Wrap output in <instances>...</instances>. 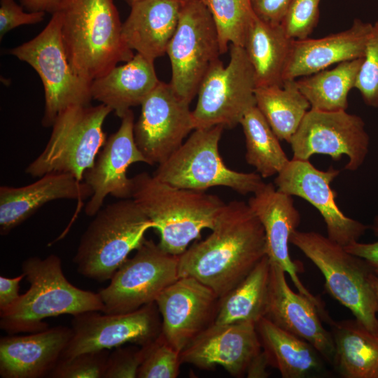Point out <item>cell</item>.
<instances>
[{
  "label": "cell",
  "mask_w": 378,
  "mask_h": 378,
  "mask_svg": "<svg viewBox=\"0 0 378 378\" xmlns=\"http://www.w3.org/2000/svg\"><path fill=\"white\" fill-rule=\"evenodd\" d=\"M372 283H373L374 288L377 300H378V277L375 276V274L373 275Z\"/></svg>",
  "instance_id": "cell-46"
},
{
  "label": "cell",
  "mask_w": 378,
  "mask_h": 378,
  "mask_svg": "<svg viewBox=\"0 0 378 378\" xmlns=\"http://www.w3.org/2000/svg\"><path fill=\"white\" fill-rule=\"evenodd\" d=\"M109 354L104 349L60 358L48 377L104 378Z\"/></svg>",
  "instance_id": "cell-36"
},
{
  "label": "cell",
  "mask_w": 378,
  "mask_h": 378,
  "mask_svg": "<svg viewBox=\"0 0 378 378\" xmlns=\"http://www.w3.org/2000/svg\"><path fill=\"white\" fill-rule=\"evenodd\" d=\"M182 364L181 352L165 340L162 333L148 346L137 378H176Z\"/></svg>",
  "instance_id": "cell-35"
},
{
  "label": "cell",
  "mask_w": 378,
  "mask_h": 378,
  "mask_svg": "<svg viewBox=\"0 0 378 378\" xmlns=\"http://www.w3.org/2000/svg\"><path fill=\"white\" fill-rule=\"evenodd\" d=\"M248 204L260 221L265 231L266 255L272 263L289 275L298 291L311 300L319 309L322 318L329 316L323 302L302 284L300 267L289 253L290 238L300 223V214L293 196L278 190L274 183H265L248 199Z\"/></svg>",
  "instance_id": "cell-18"
},
{
  "label": "cell",
  "mask_w": 378,
  "mask_h": 378,
  "mask_svg": "<svg viewBox=\"0 0 378 378\" xmlns=\"http://www.w3.org/2000/svg\"><path fill=\"white\" fill-rule=\"evenodd\" d=\"M127 258L98 293L103 313L123 314L155 302L158 295L178 278L179 255L164 251L147 240Z\"/></svg>",
  "instance_id": "cell-12"
},
{
  "label": "cell",
  "mask_w": 378,
  "mask_h": 378,
  "mask_svg": "<svg viewBox=\"0 0 378 378\" xmlns=\"http://www.w3.org/2000/svg\"><path fill=\"white\" fill-rule=\"evenodd\" d=\"M112 110L97 106H73L61 112L52 125L46 147L26 168L25 173L41 177L50 173L69 174L83 181L106 141L103 125Z\"/></svg>",
  "instance_id": "cell-7"
},
{
  "label": "cell",
  "mask_w": 378,
  "mask_h": 378,
  "mask_svg": "<svg viewBox=\"0 0 378 378\" xmlns=\"http://www.w3.org/2000/svg\"><path fill=\"white\" fill-rule=\"evenodd\" d=\"M92 191L84 181L69 174L50 173L22 187H0V234H8L46 203L60 200L81 202Z\"/></svg>",
  "instance_id": "cell-24"
},
{
  "label": "cell",
  "mask_w": 378,
  "mask_h": 378,
  "mask_svg": "<svg viewBox=\"0 0 378 378\" xmlns=\"http://www.w3.org/2000/svg\"><path fill=\"white\" fill-rule=\"evenodd\" d=\"M132 179L131 198L153 223L158 245L172 255L185 252L204 229L212 230L225 205L216 195L175 187L147 172Z\"/></svg>",
  "instance_id": "cell-3"
},
{
  "label": "cell",
  "mask_w": 378,
  "mask_h": 378,
  "mask_svg": "<svg viewBox=\"0 0 378 378\" xmlns=\"http://www.w3.org/2000/svg\"><path fill=\"white\" fill-rule=\"evenodd\" d=\"M122 1L131 6L133 4H134L136 1L139 0H122Z\"/></svg>",
  "instance_id": "cell-47"
},
{
  "label": "cell",
  "mask_w": 378,
  "mask_h": 378,
  "mask_svg": "<svg viewBox=\"0 0 378 378\" xmlns=\"http://www.w3.org/2000/svg\"><path fill=\"white\" fill-rule=\"evenodd\" d=\"M340 174L332 166L321 170L309 160L292 159L276 175L274 184L278 190L314 206L326 224L327 237L346 246L358 241L370 226L346 216L338 207L331 183Z\"/></svg>",
  "instance_id": "cell-16"
},
{
  "label": "cell",
  "mask_w": 378,
  "mask_h": 378,
  "mask_svg": "<svg viewBox=\"0 0 378 378\" xmlns=\"http://www.w3.org/2000/svg\"><path fill=\"white\" fill-rule=\"evenodd\" d=\"M240 125L245 137L247 163L262 178L277 175L290 160L256 106L246 113Z\"/></svg>",
  "instance_id": "cell-33"
},
{
  "label": "cell",
  "mask_w": 378,
  "mask_h": 378,
  "mask_svg": "<svg viewBox=\"0 0 378 378\" xmlns=\"http://www.w3.org/2000/svg\"><path fill=\"white\" fill-rule=\"evenodd\" d=\"M115 348L109 354L104 378H136L148 346Z\"/></svg>",
  "instance_id": "cell-39"
},
{
  "label": "cell",
  "mask_w": 378,
  "mask_h": 378,
  "mask_svg": "<svg viewBox=\"0 0 378 378\" xmlns=\"http://www.w3.org/2000/svg\"><path fill=\"white\" fill-rule=\"evenodd\" d=\"M355 88L366 105L378 108V21L372 24Z\"/></svg>",
  "instance_id": "cell-37"
},
{
  "label": "cell",
  "mask_w": 378,
  "mask_h": 378,
  "mask_svg": "<svg viewBox=\"0 0 378 378\" xmlns=\"http://www.w3.org/2000/svg\"><path fill=\"white\" fill-rule=\"evenodd\" d=\"M286 272L270 262L267 312L265 317L284 330L310 343L332 365L335 346L331 332L321 323L318 307L289 286Z\"/></svg>",
  "instance_id": "cell-21"
},
{
  "label": "cell",
  "mask_w": 378,
  "mask_h": 378,
  "mask_svg": "<svg viewBox=\"0 0 378 378\" xmlns=\"http://www.w3.org/2000/svg\"><path fill=\"white\" fill-rule=\"evenodd\" d=\"M293 0H251L255 15L272 24H281Z\"/></svg>",
  "instance_id": "cell-41"
},
{
  "label": "cell",
  "mask_w": 378,
  "mask_h": 378,
  "mask_svg": "<svg viewBox=\"0 0 378 378\" xmlns=\"http://www.w3.org/2000/svg\"><path fill=\"white\" fill-rule=\"evenodd\" d=\"M370 142L365 123L359 115L346 110L310 108L289 144L292 159L309 160L312 156L321 154L338 161L345 155L348 162L344 169L354 172L364 163Z\"/></svg>",
  "instance_id": "cell-13"
},
{
  "label": "cell",
  "mask_w": 378,
  "mask_h": 378,
  "mask_svg": "<svg viewBox=\"0 0 378 378\" xmlns=\"http://www.w3.org/2000/svg\"><path fill=\"white\" fill-rule=\"evenodd\" d=\"M22 270L29 289L0 312V328L9 335L44 330L48 328L44 321L48 317L104 310L99 293L71 284L62 272L60 258L55 254L43 259L29 257L22 262Z\"/></svg>",
  "instance_id": "cell-4"
},
{
  "label": "cell",
  "mask_w": 378,
  "mask_h": 378,
  "mask_svg": "<svg viewBox=\"0 0 378 378\" xmlns=\"http://www.w3.org/2000/svg\"><path fill=\"white\" fill-rule=\"evenodd\" d=\"M332 365L344 378H378V335L356 319L332 321Z\"/></svg>",
  "instance_id": "cell-29"
},
{
  "label": "cell",
  "mask_w": 378,
  "mask_h": 378,
  "mask_svg": "<svg viewBox=\"0 0 378 378\" xmlns=\"http://www.w3.org/2000/svg\"><path fill=\"white\" fill-rule=\"evenodd\" d=\"M363 58L337 64L331 69L295 80L296 85L311 105V108L323 111L346 110L348 95L355 88Z\"/></svg>",
  "instance_id": "cell-32"
},
{
  "label": "cell",
  "mask_w": 378,
  "mask_h": 378,
  "mask_svg": "<svg viewBox=\"0 0 378 378\" xmlns=\"http://www.w3.org/2000/svg\"><path fill=\"white\" fill-rule=\"evenodd\" d=\"M134 126L130 109L121 118L118 130L106 139L94 165L85 172V182L92 191L85 208L88 216H94L108 195L119 199L132 197V179L127 176V169L133 163H146L136 144Z\"/></svg>",
  "instance_id": "cell-19"
},
{
  "label": "cell",
  "mask_w": 378,
  "mask_h": 378,
  "mask_svg": "<svg viewBox=\"0 0 378 378\" xmlns=\"http://www.w3.org/2000/svg\"><path fill=\"white\" fill-rule=\"evenodd\" d=\"M15 0H0V38L22 25L34 24L44 20L46 13L24 12Z\"/></svg>",
  "instance_id": "cell-40"
},
{
  "label": "cell",
  "mask_w": 378,
  "mask_h": 378,
  "mask_svg": "<svg viewBox=\"0 0 378 378\" xmlns=\"http://www.w3.org/2000/svg\"><path fill=\"white\" fill-rule=\"evenodd\" d=\"M154 224L133 199L109 204L94 216L73 258L79 274L104 282L145 241Z\"/></svg>",
  "instance_id": "cell-5"
},
{
  "label": "cell",
  "mask_w": 378,
  "mask_h": 378,
  "mask_svg": "<svg viewBox=\"0 0 378 378\" xmlns=\"http://www.w3.org/2000/svg\"><path fill=\"white\" fill-rule=\"evenodd\" d=\"M321 0H293L281 25L293 40L309 38L319 20Z\"/></svg>",
  "instance_id": "cell-38"
},
{
  "label": "cell",
  "mask_w": 378,
  "mask_h": 378,
  "mask_svg": "<svg viewBox=\"0 0 378 378\" xmlns=\"http://www.w3.org/2000/svg\"><path fill=\"white\" fill-rule=\"evenodd\" d=\"M181 0H139L130 7L122 22V36L128 47L154 61L167 52L176 29Z\"/></svg>",
  "instance_id": "cell-25"
},
{
  "label": "cell",
  "mask_w": 378,
  "mask_h": 378,
  "mask_svg": "<svg viewBox=\"0 0 378 378\" xmlns=\"http://www.w3.org/2000/svg\"><path fill=\"white\" fill-rule=\"evenodd\" d=\"M290 243L320 270L328 293L368 330L378 335V300L372 283L374 274L367 262L314 231L296 230Z\"/></svg>",
  "instance_id": "cell-6"
},
{
  "label": "cell",
  "mask_w": 378,
  "mask_h": 378,
  "mask_svg": "<svg viewBox=\"0 0 378 378\" xmlns=\"http://www.w3.org/2000/svg\"><path fill=\"white\" fill-rule=\"evenodd\" d=\"M270 262L265 255L235 287L220 298L214 323H257L267 312Z\"/></svg>",
  "instance_id": "cell-31"
},
{
  "label": "cell",
  "mask_w": 378,
  "mask_h": 378,
  "mask_svg": "<svg viewBox=\"0 0 378 378\" xmlns=\"http://www.w3.org/2000/svg\"><path fill=\"white\" fill-rule=\"evenodd\" d=\"M62 18L55 13L44 29L32 39L11 48L8 53L30 65L44 88L45 109L41 124L50 127L57 116L73 106L89 105L91 81L74 71L61 34Z\"/></svg>",
  "instance_id": "cell-9"
},
{
  "label": "cell",
  "mask_w": 378,
  "mask_h": 378,
  "mask_svg": "<svg viewBox=\"0 0 378 378\" xmlns=\"http://www.w3.org/2000/svg\"><path fill=\"white\" fill-rule=\"evenodd\" d=\"M220 302L212 289L195 278L179 277L155 300L162 318L161 333L181 352L214 323Z\"/></svg>",
  "instance_id": "cell-17"
},
{
  "label": "cell",
  "mask_w": 378,
  "mask_h": 378,
  "mask_svg": "<svg viewBox=\"0 0 378 378\" xmlns=\"http://www.w3.org/2000/svg\"><path fill=\"white\" fill-rule=\"evenodd\" d=\"M189 106L169 83L162 81L142 102L134 135L146 164L163 162L195 130Z\"/></svg>",
  "instance_id": "cell-15"
},
{
  "label": "cell",
  "mask_w": 378,
  "mask_h": 378,
  "mask_svg": "<svg viewBox=\"0 0 378 378\" xmlns=\"http://www.w3.org/2000/svg\"><path fill=\"white\" fill-rule=\"evenodd\" d=\"M370 228L377 238V241L371 243H361L358 241L344 248L350 253L363 259L378 277V215L374 217Z\"/></svg>",
  "instance_id": "cell-42"
},
{
  "label": "cell",
  "mask_w": 378,
  "mask_h": 378,
  "mask_svg": "<svg viewBox=\"0 0 378 378\" xmlns=\"http://www.w3.org/2000/svg\"><path fill=\"white\" fill-rule=\"evenodd\" d=\"M293 41L281 24L265 22L255 15L243 48L253 69L256 88L283 85Z\"/></svg>",
  "instance_id": "cell-28"
},
{
  "label": "cell",
  "mask_w": 378,
  "mask_h": 378,
  "mask_svg": "<svg viewBox=\"0 0 378 378\" xmlns=\"http://www.w3.org/2000/svg\"><path fill=\"white\" fill-rule=\"evenodd\" d=\"M103 313V312H102ZM72 335L61 358L116 348L126 343L145 346L162 332V318L156 302L123 314L88 311L73 316Z\"/></svg>",
  "instance_id": "cell-14"
},
{
  "label": "cell",
  "mask_w": 378,
  "mask_h": 378,
  "mask_svg": "<svg viewBox=\"0 0 378 378\" xmlns=\"http://www.w3.org/2000/svg\"><path fill=\"white\" fill-rule=\"evenodd\" d=\"M72 335L71 328L59 326L29 335L8 334L0 339L2 378L48 377Z\"/></svg>",
  "instance_id": "cell-22"
},
{
  "label": "cell",
  "mask_w": 378,
  "mask_h": 378,
  "mask_svg": "<svg viewBox=\"0 0 378 378\" xmlns=\"http://www.w3.org/2000/svg\"><path fill=\"white\" fill-rule=\"evenodd\" d=\"M183 3L184 2H187V1H192V0H181Z\"/></svg>",
  "instance_id": "cell-48"
},
{
  "label": "cell",
  "mask_w": 378,
  "mask_h": 378,
  "mask_svg": "<svg viewBox=\"0 0 378 378\" xmlns=\"http://www.w3.org/2000/svg\"><path fill=\"white\" fill-rule=\"evenodd\" d=\"M262 350L255 323H214L181 351V360L204 370L221 366L241 377Z\"/></svg>",
  "instance_id": "cell-20"
},
{
  "label": "cell",
  "mask_w": 378,
  "mask_h": 378,
  "mask_svg": "<svg viewBox=\"0 0 378 378\" xmlns=\"http://www.w3.org/2000/svg\"><path fill=\"white\" fill-rule=\"evenodd\" d=\"M270 366L283 378H304L323 369L321 355L306 340L279 327L266 317L255 323Z\"/></svg>",
  "instance_id": "cell-27"
},
{
  "label": "cell",
  "mask_w": 378,
  "mask_h": 378,
  "mask_svg": "<svg viewBox=\"0 0 378 378\" xmlns=\"http://www.w3.org/2000/svg\"><path fill=\"white\" fill-rule=\"evenodd\" d=\"M372 24L355 19L344 31L319 38L293 40L284 81L296 80L332 64L363 58Z\"/></svg>",
  "instance_id": "cell-23"
},
{
  "label": "cell",
  "mask_w": 378,
  "mask_h": 378,
  "mask_svg": "<svg viewBox=\"0 0 378 378\" xmlns=\"http://www.w3.org/2000/svg\"><path fill=\"white\" fill-rule=\"evenodd\" d=\"M223 127L217 125L195 129L188 139L153 174L158 180L175 187L205 191L224 186L246 195L253 194L265 183L257 172L230 169L218 150Z\"/></svg>",
  "instance_id": "cell-8"
},
{
  "label": "cell",
  "mask_w": 378,
  "mask_h": 378,
  "mask_svg": "<svg viewBox=\"0 0 378 378\" xmlns=\"http://www.w3.org/2000/svg\"><path fill=\"white\" fill-rule=\"evenodd\" d=\"M24 277L23 273L14 278L0 276V312L6 310L19 300L20 283Z\"/></svg>",
  "instance_id": "cell-43"
},
{
  "label": "cell",
  "mask_w": 378,
  "mask_h": 378,
  "mask_svg": "<svg viewBox=\"0 0 378 378\" xmlns=\"http://www.w3.org/2000/svg\"><path fill=\"white\" fill-rule=\"evenodd\" d=\"M58 12L68 59L81 78L92 82L134 57L113 0H66Z\"/></svg>",
  "instance_id": "cell-2"
},
{
  "label": "cell",
  "mask_w": 378,
  "mask_h": 378,
  "mask_svg": "<svg viewBox=\"0 0 378 378\" xmlns=\"http://www.w3.org/2000/svg\"><path fill=\"white\" fill-rule=\"evenodd\" d=\"M266 255L264 228L248 203L225 204L211 233L179 255V277L191 276L220 298Z\"/></svg>",
  "instance_id": "cell-1"
},
{
  "label": "cell",
  "mask_w": 378,
  "mask_h": 378,
  "mask_svg": "<svg viewBox=\"0 0 378 378\" xmlns=\"http://www.w3.org/2000/svg\"><path fill=\"white\" fill-rule=\"evenodd\" d=\"M270 366L267 356L263 350L253 360L250 364L246 377L248 378H265L269 376L267 368Z\"/></svg>",
  "instance_id": "cell-45"
},
{
  "label": "cell",
  "mask_w": 378,
  "mask_h": 378,
  "mask_svg": "<svg viewBox=\"0 0 378 378\" xmlns=\"http://www.w3.org/2000/svg\"><path fill=\"white\" fill-rule=\"evenodd\" d=\"M166 53L172 68L169 84L190 104L209 69L222 55L216 24L202 0L183 3Z\"/></svg>",
  "instance_id": "cell-11"
},
{
  "label": "cell",
  "mask_w": 378,
  "mask_h": 378,
  "mask_svg": "<svg viewBox=\"0 0 378 378\" xmlns=\"http://www.w3.org/2000/svg\"><path fill=\"white\" fill-rule=\"evenodd\" d=\"M160 82L154 61L136 53L124 64L93 80L91 96L121 118L131 107L141 105Z\"/></svg>",
  "instance_id": "cell-26"
},
{
  "label": "cell",
  "mask_w": 378,
  "mask_h": 378,
  "mask_svg": "<svg viewBox=\"0 0 378 378\" xmlns=\"http://www.w3.org/2000/svg\"><path fill=\"white\" fill-rule=\"evenodd\" d=\"M255 97L256 107L274 134L289 144L311 108L295 80H286L283 85L257 87Z\"/></svg>",
  "instance_id": "cell-30"
},
{
  "label": "cell",
  "mask_w": 378,
  "mask_h": 378,
  "mask_svg": "<svg viewBox=\"0 0 378 378\" xmlns=\"http://www.w3.org/2000/svg\"><path fill=\"white\" fill-rule=\"evenodd\" d=\"M209 10L218 30L221 54L228 45L244 46L255 14L251 0H202Z\"/></svg>",
  "instance_id": "cell-34"
},
{
  "label": "cell",
  "mask_w": 378,
  "mask_h": 378,
  "mask_svg": "<svg viewBox=\"0 0 378 378\" xmlns=\"http://www.w3.org/2000/svg\"><path fill=\"white\" fill-rule=\"evenodd\" d=\"M27 12H44L52 15L59 11L66 0H19Z\"/></svg>",
  "instance_id": "cell-44"
},
{
  "label": "cell",
  "mask_w": 378,
  "mask_h": 378,
  "mask_svg": "<svg viewBox=\"0 0 378 378\" xmlns=\"http://www.w3.org/2000/svg\"><path fill=\"white\" fill-rule=\"evenodd\" d=\"M230 55L228 64L216 61L200 85L192 111L195 130L217 125L233 128L256 106L255 74L244 48L230 44Z\"/></svg>",
  "instance_id": "cell-10"
}]
</instances>
